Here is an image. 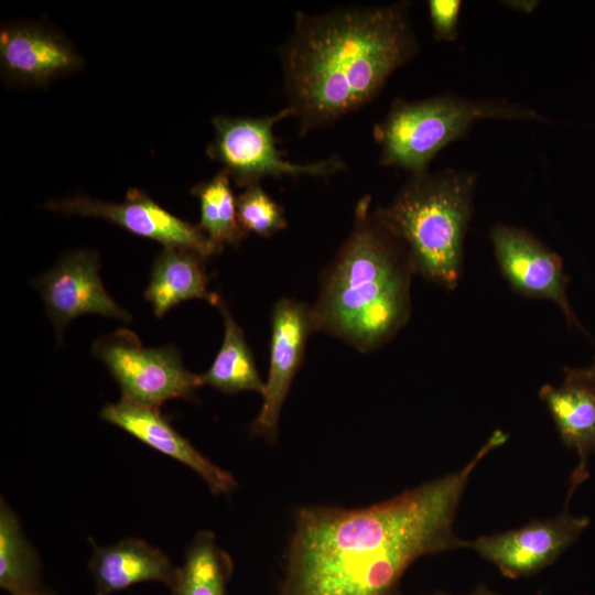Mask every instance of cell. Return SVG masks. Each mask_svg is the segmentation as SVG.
<instances>
[{"instance_id": "obj_1", "label": "cell", "mask_w": 595, "mask_h": 595, "mask_svg": "<svg viewBox=\"0 0 595 595\" xmlns=\"http://www.w3.org/2000/svg\"><path fill=\"white\" fill-rule=\"evenodd\" d=\"M506 440L496 431L459 470L368 507L299 508L278 595H397L414 561L468 547L453 530L457 506L478 463Z\"/></svg>"}, {"instance_id": "obj_2", "label": "cell", "mask_w": 595, "mask_h": 595, "mask_svg": "<svg viewBox=\"0 0 595 595\" xmlns=\"http://www.w3.org/2000/svg\"><path fill=\"white\" fill-rule=\"evenodd\" d=\"M416 50L407 2L298 12L279 58L300 133L372 100Z\"/></svg>"}, {"instance_id": "obj_3", "label": "cell", "mask_w": 595, "mask_h": 595, "mask_svg": "<svg viewBox=\"0 0 595 595\" xmlns=\"http://www.w3.org/2000/svg\"><path fill=\"white\" fill-rule=\"evenodd\" d=\"M412 271L404 246L371 209L370 198H361L349 236L312 309L315 331L337 336L360 351L383 345L410 314Z\"/></svg>"}, {"instance_id": "obj_4", "label": "cell", "mask_w": 595, "mask_h": 595, "mask_svg": "<svg viewBox=\"0 0 595 595\" xmlns=\"http://www.w3.org/2000/svg\"><path fill=\"white\" fill-rule=\"evenodd\" d=\"M474 187L468 172L412 174L387 207L376 209L407 249L413 269L447 289L459 280Z\"/></svg>"}, {"instance_id": "obj_5", "label": "cell", "mask_w": 595, "mask_h": 595, "mask_svg": "<svg viewBox=\"0 0 595 595\" xmlns=\"http://www.w3.org/2000/svg\"><path fill=\"white\" fill-rule=\"evenodd\" d=\"M538 119V113L498 101L437 96L423 100L397 99L375 127L380 163L412 174L426 167L445 145L462 137L480 119Z\"/></svg>"}, {"instance_id": "obj_6", "label": "cell", "mask_w": 595, "mask_h": 595, "mask_svg": "<svg viewBox=\"0 0 595 595\" xmlns=\"http://www.w3.org/2000/svg\"><path fill=\"white\" fill-rule=\"evenodd\" d=\"M286 117H293L288 106L271 116L215 117V137L207 154L244 187L264 177H326L344 169L337 155L306 164L284 160L277 149L273 127Z\"/></svg>"}, {"instance_id": "obj_7", "label": "cell", "mask_w": 595, "mask_h": 595, "mask_svg": "<svg viewBox=\"0 0 595 595\" xmlns=\"http://www.w3.org/2000/svg\"><path fill=\"white\" fill-rule=\"evenodd\" d=\"M93 354L117 381L121 399L160 408L167 400H192L202 386L188 371L177 348L144 347L130 329L120 328L95 342Z\"/></svg>"}, {"instance_id": "obj_8", "label": "cell", "mask_w": 595, "mask_h": 595, "mask_svg": "<svg viewBox=\"0 0 595 595\" xmlns=\"http://www.w3.org/2000/svg\"><path fill=\"white\" fill-rule=\"evenodd\" d=\"M45 206L67 215L100 217L137 236L150 238L164 246L192 250L203 258L220 251L203 230L151 199L139 190H129L121 203L104 202L87 196L48 201Z\"/></svg>"}, {"instance_id": "obj_9", "label": "cell", "mask_w": 595, "mask_h": 595, "mask_svg": "<svg viewBox=\"0 0 595 595\" xmlns=\"http://www.w3.org/2000/svg\"><path fill=\"white\" fill-rule=\"evenodd\" d=\"M99 257L90 249L64 255L56 264L36 279L47 316L58 340L65 326L85 314H98L128 321L131 315L106 291L99 277Z\"/></svg>"}, {"instance_id": "obj_10", "label": "cell", "mask_w": 595, "mask_h": 595, "mask_svg": "<svg viewBox=\"0 0 595 595\" xmlns=\"http://www.w3.org/2000/svg\"><path fill=\"white\" fill-rule=\"evenodd\" d=\"M314 331L312 309L291 299L274 304L269 370L262 407L249 428L252 435L275 441L281 409L302 364L307 337Z\"/></svg>"}, {"instance_id": "obj_11", "label": "cell", "mask_w": 595, "mask_h": 595, "mask_svg": "<svg viewBox=\"0 0 595 595\" xmlns=\"http://www.w3.org/2000/svg\"><path fill=\"white\" fill-rule=\"evenodd\" d=\"M589 523L567 510L507 532L468 543L482 558L512 578L527 576L553 563Z\"/></svg>"}, {"instance_id": "obj_12", "label": "cell", "mask_w": 595, "mask_h": 595, "mask_svg": "<svg viewBox=\"0 0 595 595\" xmlns=\"http://www.w3.org/2000/svg\"><path fill=\"white\" fill-rule=\"evenodd\" d=\"M491 242L500 271L518 292L554 302L569 322L577 324L566 298L569 277L561 258L530 232L496 225Z\"/></svg>"}, {"instance_id": "obj_13", "label": "cell", "mask_w": 595, "mask_h": 595, "mask_svg": "<svg viewBox=\"0 0 595 595\" xmlns=\"http://www.w3.org/2000/svg\"><path fill=\"white\" fill-rule=\"evenodd\" d=\"M3 76L23 85H45L78 71L83 58L60 33L42 24L17 22L0 32Z\"/></svg>"}, {"instance_id": "obj_14", "label": "cell", "mask_w": 595, "mask_h": 595, "mask_svg": "<svg viewBox=\"0 0 595 595\" xmlns=\"http://www.w3.org/2000/svg\"><path fill=\"white\" fill-rule=\"evenodd\" d=\"M100 418L126 431L151 448L193 469L215 495H229L237 486L234 476L203 455L180 434L159 408L121 399L106 404Z\"/></svg>"}, {"instance_id": "obj_15", "label": "cell", "mask_w": 595, "mask_h": 595, "mask_svg": "<svg viewBox=\"0 0 595 595\" xmlns=\"http://www.w3.org/2000/svg\"><path fill=\"white\" fill-rule=\"evenodd\" d=\"M88 569L95 584V595H113L144 582H159L171 588L177 566L160 549L138 538L99 547L94 543Z\"/></svg>"}, {"instance_id": "obj_16", "label": "cell", "mask_w": 595, "mask_h": 595, "mask_svg": "<svg viewBox=\"0 0 595 595\" xmlns=\"http://www.w3.org/2000/svg\"><path fill=\"white\" fill-rule=\"evenodd\" d=\"M539 396L548 407L562 442L575 450L578 457L572 474L570 497L588 477V457L595 454V386L565 379L561 387L543 385Z\"/></svg>"}, {"instance_id": "obj_17", "label": "cell", "mask_w": 595, "mask_h": 595, "mask_svg": "<svg viewBox=\"0 0 595 595\" xmlns=\"http://www.w3.org/2000/svg\"><path fill=\"white\" fill-rule=\"evenodd\" d=\"M204 260L205 258L188 249L163 247L153 262L144 292L158 317L178 303L192 299H205L216 304L219 296L208 291Z\"/></svg>"}, {"instance_id": "obj_18", "label": "cell", "mask_w": 595, "mask_h": 595, "mask_svg": "<svg viewBox=\"0 0 595 595\" xmlns=\"http://www.w3.org/2000/svg\"><path fill=\"white\" fill-rule=\"evenodd\" d=\"M215 305L224 318V338L209 369L199 375L202 386L213 387L224 393L255 391L262 396L266 383L258 374L244 331L220 299Z\"/></svg>"}, {"instance_id": "obj_19", "label": "cell", "mask_w": 595, "mask_h": 595, "mask_svg": "<svg viewBox=\"0 0 595 595\" xmlns=\"http://www.w3.org/2000/svg\"><path fill=\"white\" fill-rule=\"evenodd\" d=\"M0 586L10 595H33L45 588L39 553L3 497L0 501Z\"/></svg>"}, {"instance_id": "obj_20", "label": "cell", "mask_w": 595, "mask_h": 595, "mask_svg": "<svg viewBox=\"0 0 595 595\" xmlns=\"http://www.w3.org/2000/svg\"><path fill=\"white\" fill-rule=\"evenodd\" d=\"M234 566L212 531L202 530L186 550L171 595H227Z\"/></svg>"}, {"instance_id": "obj_21", "label": "cell", "mask_w": 595, "mask_h": 595, "mask_svg": "<svg viewBox=\"0 0 595 595\" xmlns=\"http://www.w3.org/2000/svg\"><path fill=\"white\" fill-rule=\"evenodd\" d=\"M230 180L229 174L221 170L209 181L195 185L191 191L199 201L198 227L220 250L226 245H239L246 236L238 220Z\"/></svg>"}, {"instance_id": "obj_22", "label": "cell", "mask_w": 595, "mask_h": 595, "mask_svg": "<svg viewBox=\"0 0 595 595\" xmlns=\"http://www.w3.org/2000/svg\"><path fill=\"white\" fill-rule=\"evenodd\" d=\"M237 216L245 232L269 237L286 227L282 208L261 187L260 183L245 187L236 197Z\"/></svg>"}, {"instance_id": "obj_23", "label": "cell", "mask_w": 595, "mask_h": 595, "mask_svg": "<svg viewBox=\"0 0 595 595\" xmlns=\"http://www.w3.org/2000/svg\"><path fill=\"white\" fill-rule=\"evenodd\" d=\"M461 6L459 0L429 1L430 20L437 41H453L457 36Z\"/></svg>"}, {"instance_id": "obj_24", "label": "cell", "mask_w": 595, "mask_h": 595, "mask_svg": "<svg viewBox=\"0 0 595 595\" xmlns=\"http://www.w3.org/2000/svg\"><path fill=\"white\" fill-rule=\"evenodd\" d=\"M565 379L584 381L595 386V363L584 368H564Z\"/></svg>"}, {"instance_id": "obj_25", "label": "cell", "mask_w": 595, "mask_h": 595, "mask_svg": "<svg viewBox=\"0 0 595 595\" xmlns=\"http://www.w3.org/2000/svg\"><path fill=\"white\" fill-rule=\"evenodd\" d=\"M472 595H498L487 588H480V589H477L476 592H474Z\"/></svg>"}, {"instance_id": "obj_26", "label": "cell", "mask_w": 595, "mask_h": 595, "mask_svg": "<svg viewBox=\"0 0 595 595\" xmlns=\"http://www.w3.org/2000/svg\"><path fill=\"white\" fill-rule=\"evenodd\" d=\"M33 595H57V594L51 589L44 588Z\"/></svg>"}]
</instances>
